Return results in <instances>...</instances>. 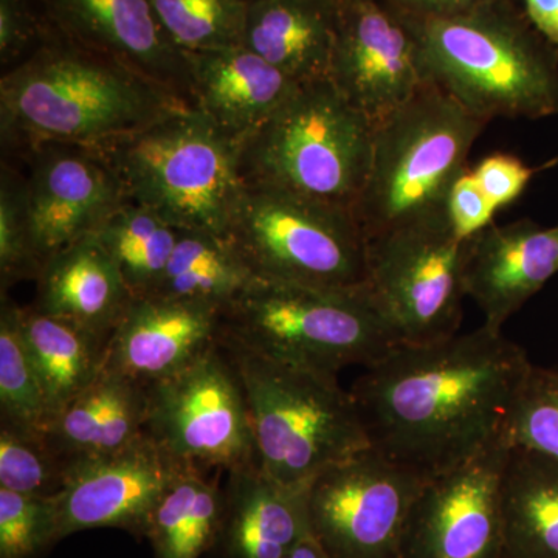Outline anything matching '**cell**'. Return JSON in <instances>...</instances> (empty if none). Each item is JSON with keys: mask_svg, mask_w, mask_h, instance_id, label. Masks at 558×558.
<instances>
[{"mask_svg": "<svg viewBox=\"0 0 558 558\" xmlns=\"http://www.w3.org/2000/svg\"><path fill=\"white\" fill-rule=\"evenodd\" d=\"M241 143L196 108H183L100 150L128 199L179 230L229 236L244 183Z\"/></svg>", "mask_w": 558, "mask_h": 558, "instance_id": "obj_7", "label": "cell"}, {"mask_svg": "<svg viewBox=\"0 0 558 558\" xmlns=\"http://www.w3.org/2000/svg\"><path fill=\"white\" fill-rule=\"evenodd\" d=\"M51 31L38 0H0V62L20 64Z\"/></svg>", "mask_w": 558, "mask_h": 558, "instance_id": "obj_36", "label": "cell"}, {"mask_svg": "<svg viewBox=\"0 0 558 558\" xmlns=\"http://www.w3.org/2000/svg\"><path fill=\"white\" fill-rule=\"evenodd\" d=\"M229 238L256 278L315 289L366 288L368 240L349 209L245 186Z\"/></svg>", "mask_w": 558, "mask_h": 558, "instance_id": "obj_9", "label": "cell"}, {"mask_svg": "<svg viewBox=\"0 0 558 558\" xmlns=\"http://www.w3.org/2000/svg\"><path fill=\"white\" fill-rule=\"evenodd\" d=\"M240 376L259 469L290 487L369 449L357 405L337 377L299 368L220 339Z\"/></svg>", "mask_w": 558, "mask_h": 558, "instance_id": "obj_6", "label": "cell"}, {"mask_svg": "<svg viewBox=\"0 0 558 558\" xmlns=\"http://www.w3.org/2000/svg\"><path fill=\"white\" fill-rule=\"evenodd\" d=\"M339 0H252L242 46L296 84L329 80Z\"/></svg>", "mask_w": 558, "mask_h": 558, "instance_id": "obj_23", "label": "cell"}, {"mask_svg": "<svg viewBox=\"0 0 558 558\" xmlns=\"http://www.w3.org/2000/svg\"><path fill=\"white\" fill-rule=\"evenodd\" d=\"M374 132L376 124L329 80L301 84L241 143L242 183L354 213L369 174Z\"/></svg>", "mask_w": 558, "mask_h": 558, "instance_id": "obj_5", "label": "cell"}, {"mask_svg": "<svg viewBox=\"0 0 558 558\" xmlns=\"http://www.w3.org/2000/svg\"><path fill=\"white\" fill-rule=\"evenodd\" d=\"M501 558H558V462L512 446L499 492Z\"/></svg>", "mask_w": 558, "mask_h": 558, "instance_id": "obj_25", "label": "cell"}, {"mask_svg": "<svg viewBox=\"0 0 558 558\" xmlns=\"http://www.w3.org/2000/svg\"><path fill=\"white\" fill-rule=\"evenodd\" d=\"M183 470L146 435L113 453L68 462L53 497L60 539L101 527L146 538L154 509Z\"/></svg>", "mask_w": 558, "mask_h": 558, "instance_id": "obj_15", "label": "cell"}, {"mask_svg": "<svg viewBox=\"0 0 558 558\" xmlns=\"http://www.w3.org/2000/svg\"><path fill=\"white\" fill-rule=\"evenodd\" d=\"M223 488L196 469L183 470L150 517L146 539L154 558H202L215 546Z\"/></svg>", "mask_w": 558, "mask_h": 558, "instance_id": "obj_28", "label": "cell"}, {"mask_svg": "<svg viewBox=\"0 0 558 558\" xmlns=\"http://www.w3.org/2000/svg\"><path fill=\"white\" fill-rule=\"evenodd\" d=\"M521 9L535 31L558 47V0H521Z\"/></svg>", "mask_w": 558, "mask_h": 558, "instance_id": "obj_40", "label": "cell"}, {"mask_svg": "<svg viewBox=\"0 0 558 558\" xmlns=\"http://www.w3.org/2000/svg\"><path fill=\"white\" fill-rule=\"evenodd\" d=\"M58 35L126 65L193 108L189 57L150 0H38Z\"/></svg>", "mask_w": 558, "mask_h": 558, "instance_id": "obj_17", "label": "cell"}, {"mask_svg": "<svg viewBox=\"0 0 558 558\" xmlns=\"http://www.w3.org/2000/svg\"><path fill=\"white\" fill-rule=\"evenodd\" d=\"M557 274L558 226L531 219L492 223L465 244V295L483 311L484 325L498 332Z\"/></svg>", "mask_w": 558, "mask_h": 558, "instance_id": "obj_19", "label": "cell"}, {"mask_svg": "<svg viewBox=\"0 0 558 558\" xmlns=\"http://www.w3.org/2000/svg\"><path fill=\"white\" fill-rule=\"evenodd\" d=\"M64 469L46 439L9 427L0 429V488L31 497H54L64 483Z\"/></svg>", "mask_w": 558, "mask_h": 558, "instance_id": "obj_35", "label": "cell"}, {"mask_svg": "<svg viewBox=\"0 0 558 558\" xmlns=\"http://www.w3.org/2000/svg\"><path fill=\"white\" fill-rule=\"evenodd\" d=\"M487 121L435 83L377 124L373 159L354 216L366 240L449 219L457 180Z\"/></svg>", "mask_w": 558, "mask_h": 558, "instance_id": "obj_4", "label": "cell"}, {"mask_svg": "<svg viewBox=\"0 0 558 558\" xmlns=\"http://www.w3.org/2000/svg\"><path fill=\"white\" fill-rule=\"evenodd\" d=\"M425 483L371 447L360 451L307 484L311 534L332 558H400Z\"/></svg>", "mask_w": 558, "mask_h": 558, "instance_id": "obj_12", "label": "cell"}, {"mask_svg": "<svg viewBox=\"0 0 558 558\" xmlns=\"http://www.w3.org/2000/svg\"><path fill=\"white\" fill-rule=\"evenodd\" d=\"M531 368L523 348L484 325L392 349L349 392L371 449L428 481L510 440Z\"/></svg>", "mask_w": 558, "mask_h": 558, "instance_id": "obj_1", "label": "cell"}, {"mask_svg": "<svg viewBox=\"0 0 558 558\" xmlns=\"http://www.w3.org/2000/svg\"><path fill=\"white\" fill-rule=\"evenodd\" d=\"M183 108L191 106L53 28L0 80V134L17 154L47 143L102 150Z\"/></svg>", "mask_w": 558, "mask_h": 558, "instance_id": "obj_2", "label": "cell"}, {"mask_svg": "<svg viewBox=\"0 0 558 558\" xmlns=\"http://www.w3.org/2000/svg\"><path fill=\"white\" fill-rule=\"evenodd\" d=\"M510 449L502 440L428 480L411 509L400 558H501L499 492Z\"/></svg>", "mask_w": 558, "mask_h": 558, "instance_id": "obj_14", "label": "cell"}, {"mask_svg": "<svg viewBox=\"0 0 558 558\" xmlns=\"http://www.w3.org/2000/svg\"><path fill=\"white\" fill-rule=\"evenodd\" d=\"M329 81L377 126L432 83L418 21L388 0H339Z\"/></svg>", "mask_w": 558, "mask_h": 558, "instance_id": "obj_13", "label": "cell"}, {"mask_svg": "<svg viewBox=\"0 0 558 558\" xmlns=\"http://www.w3.org/2000/svg\"><path fill=\"white\" fill-rule=\"evenodd\" d=\"M20 156L27 165L28 216L43 267L61 250L94 234L128 199L100 150L47 143Z\"/></svg>", "mask_w": 558, "mask_h": 558, "instance_id": "obj_16", "label": "cell"}, {"mask_svg": "<svg viewBox=\"0 0 558 558\" xmlns=\"http://www.w3.org/2000/svg\"><path fill=\"white\" fill-rule=\"evenodd\" d=\"M60 542L53 497L0 488V558H43Z\"/></svg>", "mask_w": 558, "mask_h": 558, "instance_id": "obj_34", "label": "cell"}, {"mask_svg": "<svg viewBox=\"0 0 558 558\" xmlns=\"http://www.w3.org/2000/svg\"><path fill=\"white\" fill-rule=\"evenodd\" d=\"M465 244L449 219L368 241L366 293L400 347L457 336L468 296Z\"/></svg>", "mask_w": 558, "mask_h": 558, "instance_id": "obj_10", "label": "cell"}, {"mask_svg": "<svg viewBox=\"0 0 558 558\" xmlns=\"http://www.w3.org/2000/svg\"><path fill=\"white\" fill-rule=\"evenodd\" d=\"M472 172L492 204L501 208L519 199L537 170L526 167L519 157L494 154L481 161Z\"/></svg>", "mask_w": 558, "mask_h": 558, "instance_id": "obj_38", "label": "cell"}, {"mask_svg": "<svg viewBox=\"0 0 558 558\" xmlns=\"http://www.w3.org/2000/svg\"><path fill=\"white\" fill-rule=\"evenodd\" d=\"M186 57L193 108L240 143L258 131L300 87L244 46Z\"/></svg>", "mask_w": 558, "mask_h": 558, "instance_id": "obj_20", "label": "cell"}, {"mask_svg": "<svg viewBox=\"0 0 558 558\" xmlns=\"http://www.w3.org/2000/svg\"><path fill=\"white\" fill-rule=\"evenodd\" d=\"M307 487V486H306ZM306 487L278 483L259 465L229 472L211 558H281L311 534Z\"/></svg>", "mask_w": 558, "mask_h": 558, "instance_id": "obj_21", "label": "cell"}, {"mask_svg": "<svg viewBox=\"0 0 558 558\" xmlns=\"http://www.w3.org/2000/svg\"><path fill=\"white\" fill-rule=\"evenodd\" d=\"M0 410L2 427L46 439L49 400L22 340L17 306L5 299L0 314Z\"/></svg>", "mask_w": 558, "mask_h": 558, "instance_id": "obj_30", "label": "cell"}, {"mask_svg": "<svg viewBox=\"0 0 558 558\" xmlns=\"http://www.w3.org/2000/svg\"><path fill=\"white\" fill-rule=\"evenodd\" d=\"M43 264L33 244L27 180L3 161L0 174V279L2 292L14 282L38 279Z\"/></svg>", "mask_w": 558, "mask_h": 558, "instance_id": "obj_32", "label": "cell"}, {"mask_svg": "<svg viewBox=\"0 0 558 558\" xmlns=\"http://www.w3.org/2000/svg\"><path fill=\"white\" fill-rule=\"evenodd\" d=\"M497 209L481 190L478 180L470 170L465 171L451 189L449 220L461 240H469L481 230L490 227Z\"/></svg>", "mask_w": 558, "mask_h": 558, "instance_id": "obj_37", "label": "cell"}, {"mask_svg": "<svg viewBox=\"0 0 558 558\" xmlns=\"http://www.w3.org/2000/svg\"><path fill=\"white\" fill-rule=\"evenodd\" d=\"M428 80L484 121L558 116V47L517 0L418 21Z\"/></svg>", "mask_w": 558, "mask_h": 558, "instance_id": "obj_3", "label": "cell"}, {"mask_svg": "<svg viewBox=\"0 0 558 558\" xmlns=\"http://www.w3.org/2000/svg\"><path fill=\"white\" fill-rule=\"evenodd\" d=\"M220 339L337 377L400 347L366 289L329 290L256 279L222 312Z\"/></svg>", "mask_w": 558, "mask_h": 558, "instance_id": "obj_8", "label": "cell"}, {"mask_svg": "<svg viewBox=\"0 0 558 558\" xmlns=\"http://www.w3.org/2000/svg\"><path fill=\"white\" fill-rule=\"evenodd\" d=\"M281 558H332L323 549L314 535L307 534L306 537L301 538L289 553H286Z\"/></svg>", "mask_w": 558, "mask_h": 558, "instance_id": "obj_41", "label": "cell"}, {"mask_svg": "<svg viewBox=\"0 0 558 558\" xmlns=\"http://www.w3.org/2000/svg\"><path fill=\"white\" fill-rule=\"evenodd\" d=\"M220 329L218 307L165 296L134 299L110 333L102 368L148 388L215 347Z\"/></svg>", "mask_w": 558, "mask_h": 558, "instance_id": "obj_18", "label": "cell"}, {"mask_svg": "<svg viewBox=\"0 0 558 558\" xmlns=\"http://www.w3.org/2000/svg\"><path fill=\"white\" fill-rule=\"evenodd\" d=\"M146 417V388L102 368L89 387L51 421L46 442L64 464L101 457L143 438Z\"/></svg>", "mask_w": 558, "mask_h": 558, "instance_id": "obj_24", "label": "cell"}, {"mask_svg": "<svg viewBox=\"0 0 558 558\" xmlns=\"http://www.w3.org/2000/svg\"><path fill=\"white\" fill-rule=\"evenodd\" d=\"M256 279L229 236L180 230L178 244L153 296L208 304L223 312Z\"/></svg>", "mask_w": 558, "mask_h": 558, "instance_id": "obj_27", "label": "cell"}, {"mask_svg": "<svg viewBox=\"0 0 558 558\" xmlns=\"http://www.w3.org/2000/svg\"><path fill=\"white\" fill-rule=\"evenodd\" d=\"M17 323L53 421L100 374L108 343L36 307L17 306Z\"/></svg>", "mask_w": 558, "mask_h": 558, "instance_id": "obj_26", "label": "cell"}, {"mask_svg": "<svg viewBox=\"0 0 558 558\" xmlns=\"http://www.w3.org/2000/svg\"><path fill=\"white\" fill-rule=\"evenodd\" d=\"M510 444L558 462V368L532 365L509 427Z\"/></svg>", "mask_w": 558, "mask_h": 558, "instance_id": "obj_33", "label": "cell"}, {"mask_svg": "<svg viewBox=\"0 0 558 558\" xmlns=\"http://www.w3.org/2000/svg\"><path fill=\"white\" fill-rule=\"evenodd\" d=\"M36 282V310L64 319L105 343L134 300L119 267L95 234L51 256Z\"/></svg>", "mask_w": 558, "mask_h": 558, "instance_id": "obj_22", "label": "cell"}, {"mask_svg": "<svg viewBox=\"0 0 558 558\" xmlns=\"http://www.w3.org/2000/svg\"><path fill=\"white\" fill-rule=\"evenodd\" d=\"M417 21L447 20L499 0H388Z\"/></svg>", "mask_w": 558, "mask_h": 558, "instance_id": "obj_39", "label": "cell"}, {"mask_svg": "<svg viewBox=\"0 0 558 558\" xmlns=\"http://www.w3.org/2000/svg\"><path fill=\"white\" fill-rule=\"evenodd\" d=\"M554 167H558V156L550 159L548 163L543 165V167H539L537 171L549 170V168Z\"/></svg>", "mask_w": 558, "mask_h": 558, "instance_id": "obj_42", "label": "cell"}, {"mask_svg": "<svg viewBox=\"0 0 558 558\" xmlns=\"http://www.w3.org/2000/svg\"><path fill=\"white\" fill-rule=\"evenodd\" d=\"M146 395V436L180 468L229 473L259 465L244 389L220 340Z\"/></svg>", "mask_w": 558, "mask_h": 558, "instance_id": "obj_11", "label": "cell"}, {"mask_svg": "<svg viewBox=\"0 0 558 558\" xmlns=\"http://www.w3.org/2000/svg\"><path fill=\"white\" fill-rule=\"evenodd\" d=\"M179 231L153 209L126 199L94 234L119 267L134 299H143L159 289Z\"/></svg>", "mask_w": 558, "mask_h": 558, "instance_id": "obj_29", "label": "cell"}, {"mask_svg": "<svg viewBox=\"0 0 558 558\" xmlns=\"http://www.w3.org/2000/svg\"><path fill=\"white\" fill-rule=\"evenodd\" d=\"M172 43L185 53L242 46L252 0H150Z\"/></svg>", "mask_w": 558, "mask_h": 558, "instance_id": "obj_31", "label": "cell"}]
</instances>
